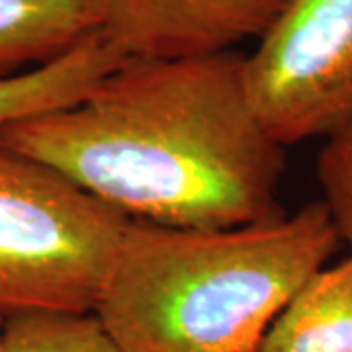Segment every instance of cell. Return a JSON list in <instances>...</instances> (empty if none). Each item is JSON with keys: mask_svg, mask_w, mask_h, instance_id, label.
<instances>
[{"mask_svg": "<svg viewBox=\"0 0 352 352\" xmlns=\"http://www.w3.org/2000/svg\"><path fill=\"white\" fill-rule=\"evenodd\" d=\"M0 352H124L94 311H28L4 319Z\"/></svg>", "mask_w": 352, "mask_h": 352, "instance_id": "9", "label": "cell"}, {"mask_svg": "<svg viewBox=\"0 0 352 352\" xmlns=\"http://www.w3.org/2000/svg\"><path fill=\"white\" fill-rule=\"evenodd\" d=\"M243 59H126L75 106L2 124L0 149L133 221L223 229L274 219L286 155L252 112Z\"/></svg>", "mask_w": 352, "mask_h": 352, "instance_id": "1", "label": "cell"}, {"mask_svg": "<svg viewBox=\"0 0 352 352\" xmlns=\"http://www.w3.org/2000/svg\"><path fill=\"white\" fill-rule=\"evenodd\" d=\"M2 323H4V319H0V346H2Z\"/></svg>", "mask_w": 352, "mask_h": 352, "instance_id": "11", "label": "cell"}, {"mask_svg": "<svg viewBox=\"0 0 352 352\" xmlns=\"http://www.w3.org/2000/svg\"><path fill=\"white\" fill-rule=\"evenodd\" d=\"M127 57L100 32L59 59L0 80V126L75 106Z\"/></svg>", "mask_w": 352, "mask_h": 352, "instance_id": "8", "label": "cell"}, {"mask_svg": "<svg viewBox=\"0 0 352 352\" xmlns=\"http://www.w3.org/2000/svg\"><path fill=\"white\" fill-rule=\"evenodd\" d=\"M258 352H352V254L298 289Z\"/></svg>", "mask_w": 352, "mask_h": 352, "instance_id": "7", "label": "cell"}, {"mask_svg": "<svg viewBox=\"0 0 352 352\" xmlns=\"http://www.w3.org/2000/svg\"><path fill=\"white\" fill-rule=\"evenodd\" d=\"M292 0H106L102 34L127 59H192L263 38Z\"/></svg>", "mask_w": 352, "mask_h": 352, "instance_id": "5", "label": "cell"}, {"mask_svg": "<svg viewBox=\"0 0 352 352\" xmlns=\"http://www.w3.org/2000/svg\"><path fill=\"white\" fill-rule=\"evenodd\" d=\"M106 0H0V80L59 59L100 32Z\"/></svg>", "mask_w": 352, "mask_h": 352, "instance_id": "6", "label": "cell"}, {"mask_svg": "<svg viewBox=\"0 0 352 352\" xmlns=\"http://www.w3.org/2000/svg\"><path fill=\"white\" fill-rule=\"evenodd\" d=\"M317 178L340 241L352 249V131L327 139L317 155Z\"/></svg>", "mask_w": 352, "mask_h": 352, "instance_id": "10", "label": "cell"}, {"mask_svg": "<svg viewBox=\"0 0 352 352\" xmlns=\"http://www.w3.org/2000/svg\"><path fill=\"white\" fill-rule=\"evenodd\" d=\"M340 243L323 200L223 229L129 219L94 314L124 352H258Z\"/></svg>", "mask_w": 352, "mask_h": 352, "instance_id": "2", "label": "cell"}, {"mask_svg": "<svg viewBox=\"0 0 352 352\" xmlns=\"http://www.w3.org/2000/svg\"><path fill=\"white\" fill-rule=\"evenodd\" d=\"M258 41L243 82L278 145L352 131V0H292Z\"/></svg>", "mask_w": 352, "mask_h": 352, "instance_id": "4", "label": "cell"}, {"mask_svg": "<svg viewBox=\"0 0 352 352\" xmlns=\"http://www.w3.org/2000/svg\"><path fill=\"white\" fill-rule=\"evenodd\" d=\"M127 221L50 166L0 149V319L94 311Z\"/></svg>", "mask_w": 352, "mask_h": 352, "instance_id": "3", "label": "cell"}]
</instances>
